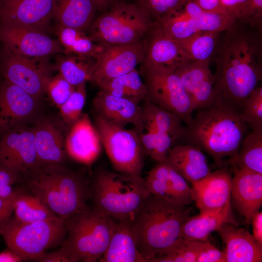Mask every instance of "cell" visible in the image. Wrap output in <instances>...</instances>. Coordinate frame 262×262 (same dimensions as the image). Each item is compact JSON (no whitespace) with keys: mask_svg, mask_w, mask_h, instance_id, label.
<instances>
[{"mask_svg":"<svg viewBox=\"0 0 262 262\" xmlns=\"http://www.w3.org/2000/svg\"><path fill=\"white\" fill-rule=\"evenodd\" d=\"M94 125L115 170L141 176L145 154L136 132L113 124L95 114Z\"/></svg>","mask_w":262,"mask_h":262,"instance_id":"obj_9","label":"cell"},{"mask_svg":"<svg viewBox=\"0 0 262 262\" xmlns=\"http://www.w3.org/2000/svg\"><path fill=\"white\" fill-rule=\"evenodd\" d=\"M232 178L229 170L220 169L191 183L193 201L200 214L218 212L231 203Z\"/></svg>","mask_w":262,"mask_h":262,"instance_id":"obj_16","label":"cell"},{"mask_svg":"<svg viewBox=\"0 0 262 262\" xmlns=\"http://www.w3.org/2000/svg\"><path fill=\"white\" fill-rule=\"evenodd\" d=\"M97 9L93 0H57L53 18L57 25L84 32L92 24Z\"/></svg>","mask_w":262,"mask_h":262,"instance_id":"obj_29","label":"cell"},{"mask_svg":"<svg viewBox=\"0 0 262 262\" xmlns=\"http://www.w3.org/2000/svg\"><path fill=\"white\" fill-rule=\"evenodd\" d=\"M21 258L15 252L8 247L0 252V262H20Z\"/></svg>","mask_w":262,"mask_h":262,"instance_id":"obj_49","label":"cell"},{"mask_svg":"<svg viewBox=\"0 0 262 262\" xmlns=\"http://www.w3.org/2000/svg\"><path fill=\"white\" fill-rule=\"evenodd\" d=\"M196 262H226V257L224 251L208 241L202 242Z\"/></svg>","mask_w":262,"mask_h":262,"instance_id":"obj_43","label":"cell"},{"mask_svg":"<svg viewBox=\"0 0 262 262\" xmlns=\"http://www.w3.org/2000/svg\"><path fill=\"white\" fill-rule=\"evenodd\" d=\"M137 3L156 21L182 10L172 0H137Z\"/></svg>","mask_w":262,"mask_h":262,"instance_id":"obj_41","label":"cell"},{"mask_svg":"<svg viewBox=\"0 0 262 262\" xmlns=\"http://www.w3.org/2000/svg\"><path fill=\"white\" fill-rule=\"evenodd\" d=\"M164 162L191 183L204 178L211 172L204 152L190 144L173 146Z\"/></svg>","mask_w":262,"mask_h":262,"instance_id":"obj_25","label":"cell"},{"mask_svg":"<svg viewBox=\"0 0 262 262\" xmlns=\"http://www.w3.org/2000/svg\"><path fill=\"white\" fill-rule=\"evenodd\" d=\"M55 33L65 54L94 60L104 48L86 35L84 31L76 29L57 25Z\"/></svg>","mask_w":262,"mask_h":262,"instance_id":"obj_30","label":"cell"},{"mask_svg":"<svg viewBox=\"0 0 262 262\" xmlns=\"http://www.w3.org/2000/svg\"><path fill=\"white\" fill-rule=\"evenodd\" d=\"M66 236L61 249L68 262L99 261L116 223L99 208L89 207L66 221Z\"/></svg>","mask_w":262,"mask_h":262,"instance_id":"obj_5","label":"cell"},{"mask_svg":"<svg viewBox=\"0 0 262 262\" xmlns=\"http://www.w3.org/2000/svg\"><path fill=\"white\" fill-rule=\"evenodd\" d=\"M202 242L179 239L150 262H196Z\"/></svg>","mask_w":262,"mask_h":262,"instance_id":"obj_37","label":"cell"},{"mask_svg":"<svg viewBox=\"0 0 262 262\" xmlns=\"http://www.w3.org/2000/svg\"><path fill=\"white\" fill-rule=\"evenodd\" d=\"M69 129L65 139L66 152L76 161L92 164L98 156L102 146L95 125L87 115L82 114Z\"/></svg>","mask_w":262,"mask_h":262,"instance_id":"obj_21","label":"cell"},{"mask_svg":"<svg viewBox=\"0 0 262 262\" xmlns=\"http://www.w3.org/2000/svg\"><path fill=\"white\" fill-rule=\"evenodd\" d=\"M33 130L34 147L40 164H62L66 150L65 139L61 130L49 120L40 122Z\"/></svg>","mask_w":262,"mask_h":262,"instance_id":"obj_26","label":"cell"},{"mask_svg":"<svg viewBox=\"0 0 262 262\" xmlns=\"http://www.w3.org/2000/svg\"><path fill=\"white\" fill-rule=\"evenodd\" d=\"M144 179L150 194L186 205L193 202L188 181L165 162L158 163Z\"/></svg>","mask_w":262,"mask_h":262,"instance_id":"obj_18","label":"cell"},{"mask_svg":"<svg viewBox=\"0 0 262 262\" xmlns=\"http://www.w3.org/2000/svg\"><path fill=\"white\" fill-rule=\"evenodd\" d=\"M216 231L226 245V262H262V244L246 229L227 223Z\"/></svg>","mask_w":262,"mask_h":262,"instance_id":"obj_23","label":"cell"},{"mask_svg":"<svg viewBox=\"0 0 262 262\" xmlns=\"http://www.w3.org/2000/svg\"><path fill=\"white\" fill-rule=\"evenodd\" d=\"M24 178L33 195L65 221L88 208L90 188L87 180L62 164L41 165Z\"/></svg>","mask_w":262,"mask_h":262,"instance_id":"obj_4","label":"cell"},{"mask_svg":"<svg viewBox=\"0 0 262 262\" xmlns=\"http://www.w3.org/2000/svg\"><path fill=\"white\" fill-rule=\"evenodd\" d=\"M250 223L252 225L253 236L262 244V212L258 211L252 217Z\"/></svg>","mask_w":262,"mask_h":262,"instance_id":"obj_48","label":"cell"},{"mask_svg":"<svg viewBox=\"0 0 262 262\" xmlns=\"http://www.w3.org/2000/svg\"><path fill=\"white\" fill-rule=\"evenodd\" d=\"M233 165L230 200L249 225L262 206V174Z\"/></svg>","mask_w":262,"mask_h":262,"instance_id":"obj_17","label":"cell"},{"mask_svg":"<svg viewBox=\"0 0 262 262\" xmlns=\"http://www.w3.org/2000/svg\"><path fill=\"white\" fill-rule=\"evenodd\" d=\"M91 60L75 55L64 54L57 59L55 68L75 87L90 81L94 61Z\"/></svg>","mask_w":262,"mask_h":262,"instance_id":"obj_34","label":"cell"},{"mask_svg":"<svg viewBox=\"0 0 262 262\" xmlns=\"http://www.w3.org/2000/svg\"><path fill=\"white\" fill-rule=\"evenodd\" d=\"M75 89L59 73L49 76L45 83V92L58 108L63 104Z\"/></svg>","mask_w":262,"mask_h":262,"instance_id":"obj_40","label":"cell"},{"mask_svg":"<svg viewBox=\"0 0 262 262\" xmlns=\"http://www.w3.org/2000/svg\"><path fill=\"white\" fill-rule=\"evenodd\" d=\"M227 223L236 225L231 203L215 213L190 216L181 227L179 239L191 241H208L213 232L216 231Z\"/></svg>","mask_w":262,"mask_h":262,"instance_id":"obj_28","label":"cell"},{"mask_svg":"<svg viewBox=\"0 0 262 262\" xmlns=\"http://www.w3.org/2000/svg\"><path fill=\"white\" fill-rule=\"evenodd\" d=\"M57 0H0V23L43 32L53 18Z\"/></svg>","mask_w":262,"mask_h":262,"instance_id":"obj_15","label":"cell"},{"mask_svg":"<svg viewBox=\"0 0 262 262\" xmlns=\"http://www.w3.org/2000/svg\"><path fill=\"white\" fill-rule=\"evenodd\" d=\"M132 219L116 223L108 246L99 262H147L137 249L132 230Z\"/></svg>","mask_w":262,"mask_h":262,"instance_id":"obj_27","label":"cell"},{"mask_svg":"<svg viewBox=\"0 0 262 262\" xmlns=\"http://www.w3.org/2000/svg\"><path fill=\"white\" fill-rule=\"evenodd\" d=\"M85 85L83 83L75 87L68 99L59 108L63 121L69 128L82 114L86 96Z\"/></svg>","mask_w":262,"mask_h":262,"instance_id":"obj_39","label":"cell"},{"mask_svg":"<svg viewBox=\"0 0 262 262\" xmlns=\"http://www.w3.org/2000/svg\"><path fill=\"white\" fill-rule=\"evenodd\" d=\"M149 33L142 65L175 70L192 62L179 42L164 34L155 24Z\"/></svg>","mask_w":262,"mask_h":262,"instance_id":"obj_22","label":"cell"},{"mask_svg":"<svg viewBox=\"0 0 262 262\" xmlns=\"http://www.w3.org/2000/svg\"><path fill=\"white\" fill-rule=\"evenodd\" d=\"M221 33L199 32L178 42L192 61H211L217 48Z\"/></svg>","mask_w":262,"mask_h":262,"instance_id":"obj_35","label":"cell"},{"mask_svg":"<svg viewBox=\"0 0 262 262\" xmlns=\"http://www.w3.org/2000/svg\"><path fill=\"white\" fill-rule=\"evenodd\" d=\"M38 101L5 80L0 85V133L19 126L35 112Z\"/></svg>","mask_w":262,"mask_h":262,"instance_id":"obj_19","label":"cell"},{"mask_svg":"<svg viewBox=\"0 0 262 262\" xmlns=\"http://www.w3.org/2000/svg\"><path fill=\"white\" fill-rule=\"evenodd\" d=\"M242 117L251 131L262 130V87L257 86L244 101Z\"/></svg>","mask_w":262,"mask_h":262,"instance_id":"obj_38","label":"cell"},{"mask_svg":"<svg viewBox=\"0 0 262 262\" xmlns=\"http://www.w3.org/2000/svg\"><path fill=\"white\" fill-rule=\"evenodd\" d=\"M14 212V217L23 223L34 222L58 217L36 196L23 192L16 200Z\"/></svg>","mask_w":262,"mask_h":262,"instance_id":"obj_36","label":"cell"},{"mask_svg":"<svg viewBox=\"0 0 262 262\" xmlns=\"http://www.w3.org/2000/svg\"><path fill=\"white\" fill-rule=\"evenodd\" d=\"M193 1L205 11L226 12L221 4L220 0H193Z\"/></svg>","mask_w":262,"mask_h":262,"instance_id":"obj_47","label":"cell"},{"mask_svg":"<svg viewBox=\"0 0 262 262\" xmlns=\"http://www.w3.org/2000/svg\"><path fill=\"white\" fill-rule=\"evenodd\" d=\"M0 41L13 53L28 58L40 59L64 53L59 42L45 32L0 23Z\"/></svg>","mask_w":262,"mask_h":262,"instance_id":"obj_14","label":"cell"},{"mask_svg":"<svg viewBox=\"0 0 262 262\" xmlns=\"http://www.w3.org/2000/svg\"><path fill=\"white\" fill-rule=\"evenodd\" d=\"M98 10H104L109 8L114 3L121 0H93Z\"/></svg>","mask_w":262,"mask_h":262,"instance_id":"obj_50","label":"cell"},{"mask_svg":"<svg viewBox=\"0 0 262 262\" xmlns=\"http://www.w3.org/2000/svg\"><path fill=\"white\" fill-rule=\"evenodd\" d=\"M188 206L149 194L135 213L132 230L147 262L179 239L181 227L190 216Z\"/></svg>","mask_w":262,"mask_h":262,"instance_id":"obj_3","label":"cell"},{"mask_svg":"<svg viewBox=\"0 0 262 262\" xmlns=\"http://www.w3.org/2000/svg\"><path fill=\"white\" fill-rule=\"evenodd\" d=\"M92 106L95 115L124 127L128 124L135 127L141 120L142 107L140 104L101 90L93 98Z\"/></svg>","mask_w":262,"mask_h":262,"instance_id":"obj_24","label":"cell"},{"mask_svg":"<svg viewBox=\"0 0 262 262\" xmlns=\"http://www.w3.org/2000/svg\"><path fill=\"white\" fill-rule=\"evenodd\" d=\"M38 59L16 55L3 46L0 54V70L5 80L39 101L45 93V83L50 76V68Z\"/></svg>","mask_w":262,"mask_h":262,"instance_id":"obj_12","label":"cell"},{"mask_svg":"<svg viewBox=\"0 0 262 262\" xmlns=\"http://www.w3.org/2000/svg\"><path fill=\"white\" fill-rule=\"evenodd\" d=\"M23 191L17 189L10 196L0 198V234L4 229L14 212L15 204L18 196Z\"/></svg>","mask_w":262,"mask_h":262,"instance_id":"obj_44","label":"cell"},{"mask_svg":"<svg viewBox=\"0 0 262 262\" xmlns=\"http://www.w3.org/2000/svg\"><path fill=\"white\" fill-rule=\"evenodd\" d=\"M248 0H220L224 10L233 15L237 19L239 14Z\"/></svg>","mask_w":262,"mask_h":262,"instance_id":"obj_46","label":"cell"},{"mask_svg":"<svg viewBox=\"0 0 262 262\" xmlns=\"http://www.w3.org/2000/svg\"><path fill=\"white\" fill-rule=\"evenodd\" d=\"M93 22L90 37L104 46L126 45L141 41L155 21L137 3L116 2Z\"/></svg>","mask_w":262,"mask_h":262,"instance_id":"obj_7","label":"cell"},{"mask_svg":"<svg viewBox=\"0 0 262 262\" xmlns=\"http://www.w3.org/2000/svg\"><path fill=\"white\" fill-rule=\"evenodd\" d=\"M247 129L237 109L215 102L197 110L191 121L184 127L180 140L184 144L199 147L216 164H221L227 158L231 163L234 160Z\"/></svg>","mask_w":262,"mask_h":262,"instance_id":"obj_2","label":"cell"},{"mask_svg":"<svg viewBox=\"0 0 262 262\" xmlns=\"http://www.w3.org/2000/svg\"><path fill=\"white\" fill-rule=\"evenodd\" d=\"M210 62L192 61L175 70L191 98L194 111L214 103V77Z\"/></svg>","mask_w":262,"mask_h":262,"instance_id":"obj_20","label":"cell"},{"mask_svg":"<svg viewBox=\"0 0 262 262\" xmlns=\"http://www.w3.org/2000/svg\"><path fill=\"white\" fill-rule=\"evenodd\" d=\"M40 166L33 128L20 125L4 133L0 140V168L24 176Z\"/></svg>","mask_w":262,"mask_h":262,"instance_id":"obj_13","label":"cell"},{"mask_svg":"<svg viewBox=\"0 0 262 262\" xmlns=\"http://www.w3.org/2000/svg\"><path fill=\"white\" fill-rule=\"evenodd\" d=\"M147 41L106 46L95 58L90 82L98 87L113 78L127 73L142 63Z\"/></svg>","mask_w":262,"mask_h":262,"instance_id":"obj_11","label":"cell"},{"mask_svg":"<svg viewBox=\"0 0 262 262\" xmlns=\"http://www.w3.org/2000/svg\"><path fill=\"white\" fill-rule=\"evenodd\" d=\"M18 174L5 169L0 168V198H7L14 192L13 185L21 180Z\"/></svg>","mask_w":262,"mask_h":262,"instance_id":"obj_45","label":"cell"},{"mask_svg":"<svg viewBox=\"0 0 262 262\" xmlns=\"http://www.w3.org/2000/svg\"><path fill=\"white\" fill-rule=\"evenodd\" d=\"M98 87L114 96L128 98L139 104L147 99L146 85L136 68L106 82Z\"/></svg>","mask_w":262,"mask_h":262,"instance_id":"obj_31","label":"cell"},{"mask_svg":"<svg viewBox=\"0 0 262 262\" xmlns=\"http://www.w3.org/2000/svg\"><path fill=\"white\" fill-rule=\"evenodd\" d=\"M224 33L213 57L214 102L226 103L241 113L244 101L262 80L261 37L237 23Z\"/></svg>","mask_w":262,"mask_h":262,"instance_id":"obj_1","label":"cell"},{"mask_svg":"<svg viewBox=\"0 0 262 262\" xmlns=\"http://www.w3.org/2000/svg\"><path fill=\"white\" fill-rule=\"evenodd\" d=\"M66 232V221L58 217L31 223L11 217L1 235L23 261H36L48 249L62 243Z\"/></svg>","mask_w":262,"mask_h":262,"instance_id":"obj_8","label":"cell"},{"mask_svg":"<svg viewBox=\"0 0 262 262\" xmlns=\"http://www.w3.org/2000/svg\"><path fill=\"white\" fill-rule=\"evenodd\" d=\"M140 73L151 103L175 114L188 124L194 112L193 104L175 70L142 65Z\"/></svg>","mask_w":262,"mask_h":262,"instance_id":"obj_10","label":"cell"},{"mask_svg":"<svg viewBox=\"0 0 262 262\" xmlns=\"http://www.w3.org/2000/svg\"><path fill=\"white\" fill-rule=\"evenodd\" d=\"M141 176L99 170L90 187L95 207L114 220L132 219L149 195Z\"/></svg>","mask_w":262,"mask_h":262,"instance_id":"obj_6","label":"cell"},{"mask_svg":"<svg viewBox=\"0 0 262 262\" xmlns=\"http://www.w3.org/2000/svg\"><path fill=\"white\" fill-rule=\"evenodd\" d=\"M231 163L262 174V130L251 131L245 135Z\"/></svg>","mask_w":262,"mask_h":262,"instance_id":"obj_33","label":"cell"},{"mask_svg":"<svg viewBox=\"0 0 262 262\" xmlns=\"http://www.w3.org/2000/svg\"><path fill=\"white\" fill-rule=\"evenodd\" d=\"M142 107V122L160 132L170 134L176 142L180 140L184 126L180 117L147 100Z\"/></svg>","mask_w":262,"mask_h":262,"instance_id":"obj_32","label":"cell"},{"mask_svg":"<svg viewBox=\"0 0 262 262\" xmlns=\"http://www.w3.org/2000/svg\"><path fill=\"white\" fill-rule=\"evenodd\" d=\"M237 21L262 31V0H248L240 11Z\"/></svg>","mask_w":262,"mask_h":262,"instance_id":"obj_42","label":"cell"}]
</instances>
